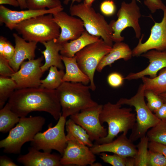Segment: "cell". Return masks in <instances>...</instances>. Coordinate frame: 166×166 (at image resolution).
Segmentation results:
<instances>
[{
    "label": "cell",
    "instance_id": "cell-38",
    "mask_svg": "<svg viewBox=\"0 0 166 166\" xmlns=\"http://www.w3.org/2000/svg\"><path fill=\"white\" fill-rule=\"evenodd\" d=\"M124 79V78L121 74L114 72L108 75L107 77V81L111 87L117 88L123 85Z\"/></svg>",
    "mask_w": 166,
    "mask_h": 166
},
{
    "label": "cell",
    "instance_id": "cell-15",
    "mask_svg": "<svg viewBox=\"0 0 166 166\" xmlns=\"http://www.w3.org/2000/svg\"><path fill=\"white\" fill-rule=\"evenodd\" d=\"M96 160L95 154L88 146L68 140L60 162L62 165L91 166Z\"/></svg>",
    "mask_w": 166,
    "mask_h": 166
},
{
    "label": "cell",
    "instance_id": "cell-34",
    "mask_svg": "<svg viewBox=\"0 0 166 166\" xmlns=\"http://www.w3.org/2000/svg\"><path fill=\"white\" fill-rule=\"evenodd\" d=\"M144 95L147 101V105L152 112L155 113L164 103L159 95L155 94L151 90H145Z\"/></svg>",
    "mask_w": 166,
    "mask_h": 166
},
{
    "label": "cell",
    "instance_id": "cell-33",
    "mask_svg": "<svg viewBox=\"0 0 166 166\" xmlns=\"http://www.w3.org/2000/svg\"><path fill=\"white\" fill-rule=\"evenodd\" d=\"M25 1L28 9H51L62 6L60 0H25Z\"/></svg>",
    "mask_w": 166,
    "mask_h": 166
},
{
    "label": "cell",
    "instance_id": "cell-31",
    "mask_svg": "<svg viewBox=\"0 0 166 166\" xmlns=\"http://www.w3.org/2000/svg\"><path fill=\"white\" fill-rule=\"evenodd\" d=\"M138 144L136 155L134 157V166H148V139L146 136L141 138Z\"/></svg>",
    "mask_w": 166,
    "mask_h": 166
},
{
    "label": "cell",
    "instance_id": "cell-39",
    "mask_svg": "<svg viewBox=\"0 0 166 166\" xmlns=\"http://www.w3.org/2000/svg\"><path fill=\"white\" fill-rule=\"evenodd\" d=\"M15 72L10 65L9 61L0 56V75L5 77H10Z\"/></svg>",
    "mask_w": 166,
    "mask_h": 166
},
{
    "label": "cell",
    "instance_id": "cell-5",
    "mask_svg": "<svg viewBox=\"0 0 166 166\" xmlns=\"http://www.w3.org/2000/svg\"><path fill=\"white\" fill-rule=\"evenodd\" d=\"M14 29L26 41L41 43L57 38L61 31L52 14L23 21L17 25Z\"/></svg>",
    "mask_w": 166,
    "mask_h": 166
},
{
    "label": "cell",
    "instance_id": "cell-37",
    "mask_svg": "<svg viewBox=\"0 0 166 166\" xmlns=\"http://www.w3.org/2000/svg\"><path fill=\"white\" fill-rule=\"evenodd\" d=\"M100 10L104 15L111 16L115 13L116 6L113 0H105L101 3Z\"/></svg>",
    "mask_w": 166,
    "mask_h": 166
},
{
    "label": "cell",
    "instance_id": "cell-11",
    "mask_svg": "<svg viewBox=\"0 0 166 166\" xmlns=\"http://www.w3.org/2000/svg\"><path fill=\"white\" fill-rule=\"evenodd\" d=\"M103 106L98 104L70 116V118L86 131L92 141L96 142L108 134L107 129L102 126L100 120Z\"/></svg>",
    "mask_w": 166,
    "mask_h": 166
},
{
    "label": "cell",
    "instance_id": "cell-29",
    "mask_svg": "<svg viewBox=\"0 0 166 166\" xmlns=\"http://www.w3.org/2000/svg\"><path fill=\"white\" fill-rule=\"evenodd\" d=\"M16 89L17 84L11 77L0 76V109Z\"/></svg>",
    "mask_w": 166,
    "mask_h": 166
},
{
    "label": "cell",
    "instance_id": "cell-2",
    "mask_svg": "<svg viewBox=\"0 0 166 166\" xmlns=\"http://www.w3.org/2000/svg\"><path fill=\"white\" fill-rule=\"evenodd\" d=\"M132 110L131 108H122V105L117 103L108 102L103 105L99 118L102 124L105 122L107 123L108 134L96 142V144L110 142L121 132L127 135L136 122V114Z\"/></svg>",
    "mask_w": 166,
    "mask_h": 166
},
{
    "label": "cell",
    "instance_id": "cell-48",
    "mask_svg": "<svg viewBox=\"0 0 166 166\" xmlns=\"http://www.w3.org/2000/svg\"><path fill=\"white\" fill-rule=\"evenodd\" d=\"M164 102H166V91L159 95Z\"/></svg>",
    "mask_w": 166,
    "mask_h": 166
},
{
    "label": "cell",
    "instance_id": "cell-43",
    "mask_svg": "<svg viewBox=\"0 0 166 166\" xmlns=\"http://www.w3.org/2000/svg\"><path fill=\"white\" fill-rule=\"evenodd\" d=\"M0 166H18L10 159L5 156H2L0 157Z\"/></svg>",
    "mask_w": 166,
    "mask_h": 166
},
{
    "label": "cell",
    "instance_id": "cell-49",
    "mask_svg": "<svg viewBox=\"0 0 166 166\" xmlns=\"http://www.w3.org/2000/svg\"><path fill=\"white\" fill-rule=\"evenodd\" d=\"M102 165L101 164L98 162L97 163H95V162L93 163L92 165L91 166H102Z\"/></svg>",
    "mask_w": 166,
    "mask_h": 166
},
{
    "label": "cell",
    "instance_id": "cell-8",
    "mask_svg": "<svg viewBox=\"0 0 166 166\" xmlns=\"http://www.w3.org/2000/svg\"><path fill=\"white\" fill-rule=\"evenodd\" d=\"M117 15V20H112L109 23L113 32L111 36L113 42H122L124 38L121 36V33L128 27L132 28L136 38L140 39L141 35V28L139 19L141 16V14L136 0H132L129 3L122 2Z\"/></svg>",
    "mask_w": 166,
    "mask_h": 166
},
{
    "label": "cell",
    "instance_id": "cell-17",
    "mask_svg": "<svg viewBox=\"0 0 166 166\" xmlns=\"http://www.w3.org/2000/svg\"><path fill=\"white\" fill-rule=\"evenodd\" d=\"M127 137L126 134L123 133L110 142L96 144L90 148L95 154L102 152H110L124 157H134L137 149L136 146Z\"/></svg>",
    "mask_w": 166,
    "mask_h": 166
},
{
    "label": "cell",
    "instance_id": "cell-14",
    "mask_svg": "<svg viewBox=\"0 0 166 166\" xmlns=\"http://www.w3.org/2000/svg\"><path fill=\"white\" fill-rule=\"evenodd\" d=\"M54 21L59 26L60 33L57 40L61 44L74 40L85 31L82 20L63 10L53 14Z\"/></svg>",
    "mask_w": 166,
    "mask_h": 166
},
{
    "label": "cell",
    "instance_id": "cell-41",
    "mask_svg": "<svg viewBox=\"0 0 166 166\" xmlns=\"http://www.w3.org/2000/svg\"><path fill=\"white\" fill-rule=\"evenodd\" d=\"M148 149L152 151L161 153L166 157V145L154 142H149Z\"/></svg>",
    "mask_w": 166,
    "mask_h": 166
},
{
    "label": "cell",
    "instance_id": "cell-26",
    "mask_svg": "<svg viewBox=\"0 0 166 166\" xmlns=\"http://www.w3.org/2000/svg\"><path fill=\"white\" fill-rule=\"evenodd\" d=\"M141 79L145 90H151L158 95L166 91V68L160 70L155 77L144 76Z\"/></svg>",
    "mask_w": 166,
    "mask_h": 166
},
{
    "label": "cell",
    "instance_id": "cell-25",
    "mask_svg": "<svg viewBox=\"0 0 166 166\" xmlns=\"http://www.w3.org/2000/svg\"><path fill=\"white\" fill-rule=\"evenodd\" d=\"M67 140H71L91 147L93 145L86 131L70 118L66 121Z\"/></svg>",
    "mask_w": 166,
    "mask_h": 166
},
{
    "label": "cell",
    "instance_id": "cell-3",
    "mask_svg": "<svg viewBox=\"0 0 166 166\" xmlns=\"http://www.w3.org/2000/svg\"><path fill=\"white\" fill-rule=\"evenodd\" d=\"M89 86L81 83L63 82L56 90L65 118L98 104L92 98Z\"/></svg>",
    "mask_w": 166,
    "mask_h": 166
},
{
    "label": "cell",
    "instance_id": "cell-10",
    "mask_svg": "<svg viewBox=\"0 0 166 166\" xmlns=\"http://www.w3.org/2000/svg\"><path fill=\"white\" fill-rule=\"evenodd\" d=\"M66 119L61 116L54 126L52 127L50 124L46 130L38 132L31 142L32 147L48 152L55 150L62 156L67 142L65 133Z\"/></svg>",
    "mask_w": 166,
    "mask_h": 166
},
{
    "label": "cell",
    "instance_id": "cell-7",
    "mask_svg": "<svg viewBox=\"0 0 166 166\" xmlns=\"http://www.w3.org/2000/svg\"><path fill=\"white\" fill-rule=\"evenodd\" d=\"M69 12L71 15L77 16L82 20L85 30L89 34L101 37L112 46L113 42L111 36L113 32L103 15L84 2L71 4Z\"/></svg>",
    "mask_w": 166,
    "mask_h": 166
},
{
    "label": "cell",
    "instance_id": "cell-44",
    "mask_svg": "<svg viewBox=\"0 0 166 166\" xmlns=\"http://www.w3.org/2000/svg\"><path fill=\"white\" fill-rule=\"evenodd\" d=\"M0 4H7L15 7L19 6V3L17 0H0Z\"/></svg>",
    "mask_w": 166,
    "mask_h": 166
},
{
    "label": "cell",
    "instance_id": "cell-36",
    "mask_svg": "<svg viewBox=\"0 0 166 166\" xmlns=\"http://www.w3.org/2000/svg\"><path fill=\"white\" fill-rule=\"evenodd\" d=\"M147 163L148 166H166V157L148 149Z\"/></svg>",
    "mask_w": 166,
    "mask_h": 166
},
{
    "label": "cell",
    "instance_id": "cell-4",
    "mask_svg": "<svg viewBox=\"0 0 166 166\" xmlns=\"http://www.w3.org/2000/svg\"><path fill=\"white\" fill-rule=\"evenodd\" d=\"M45 122V119L40 116L21 118L16 126L9 132L8 136L0 141V148L5 153H20L23 145L33 140Z\"/></svg>",
    "mask_w": 166,
    "mask_h": 166
},
{
    "label": "cell",
    "instance_id": "cell-13",
    "mask_svg": "<svg viewBox=\"0 0 166 166\" xmlns=\"http://www.w3.org/2000/svg\"><path fill=\"white\" fill-rule=\"evenodd\" d=\"M163 12L161 21L155 22L147 40L144 42H142L144 35L139 39L138 44L132 50V57H138L152 49L163 50L166 49V10Z\"/></svg>",
    "mask_w": 166,
    "mask_h": 166
},
{
    "label": "cell",
    "instance_id": "cell-24",
    "mask_svg": "<svg viewBox=\"0 0 166 166\" xmlns=\"http://www.w3.org/2000/svg\"><path fill=\"white\" fill-rule=\"evenodd\" d=\"M100 38L92 35L85 30L77 39L62 44L60 53L63 56L73 57L86 46L98 41Z\"/></svg>",
    "mask_w": 166,
    "mask_h": 166
},
{
    "label": "cell",
    "instance_id": "cell-32",
    "mask_svg": "<svg viewBox=\"0 0 166 166\" xmlns=\"http://www.w3.org/2000/svg\"><path fill=\"white\" fill-rule=\"evenodd\" d=\"M100 154V157L104 162L109 164L112 166H134V157H124L116 154L110 155L105 152H102Z\"/></svg>",
    "mask_w": 166,
    "mask_h": 166
},
{
    "label": "cell",
    "instance_id": "cell-42",
    "mask_svg": "<svg viewBox=\"0 0 166 166\" xmlns=\"http://www.w3.org/2000/svg\"><path fill=\"white\" fill-rule=\"evenodd\" d=\"M155 115L161 120H166V102H164L161 106L155 113Z\"/></svg>",
    "mask_w": 166,
    "mask_h": 166
},
{
    "label": "cell",
    "instance_id": "cell-27",
    "mask_svg": "<svg viewBox=\"0 0 166 166\" xmlns=\"http://www.w3.org/2000/svg\"><path fill=\"white\" fill-rule=\"evenodd\" d=\"M20 118L13 111L7 102L0 110V131L3 133L9 132Z\"/></svg>",
    "mask_w": 166,
    "mask_h": 166
},
{
    "label": "cell",
    "instance_id": "cell-40",
    "mask_svg": "<svg viewBox=\"0 0 166 166\" xmlns=\"http://www.w3.org/2000/svg\"><path fill=\"white\" fill-rule=\"evenodd\" d=\"M144 3L152 14L158 10H166V6L161 0H144Z\"/></svg>",
    "mask_w": 166,
    "mask_h": 166
},
{
    "label": "cell",
    "instance_id": "cell-6",
    "mask_svg": "<svg viewBox=\"0 0 166 166\" xmlns=\"http://www.w3.org/2000/svg\"><path fill=\"white\" fill-rule=\"evenodd\" d=\"M145 88L143 84L139 86L136 94L131 98H121L117 102L121 105L133 106L136 113V122L129 139L132 142L146 136L148 130L160 121L148 107L144 100Z\"/></svg>",
    "mask_w": 166,
    "mask_h": 166
},
{
    "label": "cell",
    "instance_id": "cell-16",
    "mask_svg": "<svg viewBox=\"0 0 166 166\" xmlns=\"http://www.w3.org/2000/svg\"><path fill=\"white\" fill-rule=\"evenodd\" d=\"M63 10V7L60 6L51 9L17 11L0 5V22L10 30H13L17 25L23 21L42 15L53 14Z\"/></svg>",
    "mask_w": 166,
    "mask_h": 166
},
{
    "label": "cell",
    "instance_id": "cell-28",
    "mask_svg": "<svg viewBox=\"0 0 166 166\" xmlns=\"http://www.w3.org/2000/svg\"><path fill=\"white\" fill-rule=\"evenodd\" d=\"M58 69L56 66H51L46 78L41 80L40 87L49 90L57 89L63 82L62 78L65 73L64 70Z\"/></svg>",
    "mask_w": 166,
    "mask_h": 166
},
{
    "label": "cell",
    "instance_id": "cell-46",
    "mask_svg": "<svg viewBox=\"0 0 166 166\" xmlns=\"http://www.w3.org/2000/svg\"><path fill=\"white\" fill-rule=\"evenodd\" d=\"M82 0H64L63 3L65 5H67L69 2H71V4H73L75 2H80Z\"/></svg>",
    "mask_w": 166,
    "mask_h": 166
},
{
    "label": "cell",
    "instance_id": "cell-47",
    "mask_svg": "<svg viewBox=\"0 0 166 166\" xmlns=\"http://www.w3.org/2000/svg\"><path fill=\"white\" fill-rule=\"evenodd\" d=\"M95 0H84V3L87 5L92 6V4Z\"/></svg>",
    "mask_w": 166,
    "mask_h": 166
},
{
    "label": "cell",
    "instance_id": "cell-18",
    "mask_svg": "<svg viewBox=\"0 0 166 166\" xmlns=\"http://www.w3.org/2000/svg\"><path fill=\"white\" fill-rule=\"evenodd\" d=\"M140 56L148 60L149 65L142 70L130 73L124 78L125 79L137 80L146 76L153 78L157 76L159 71L166 68V49L163 50H151Z\"/></svg>",
    "mask_w": 166,
    "mask_h": 166
},
{
    "label": "cell",
    "instance_id": "cell-23",
    "mask_svg": "<svg viewBox=\"0 0 166 166\" xmlns=\"http://www.w3.org/2000/svg\"><path fill=\"white\" fill-rule=\"evenodd\" d=\"M61 58L65 69L63 82L81 83L85 85L90 83L88 76L79 66L75 56L72 57L61 56Z\"/></svg>",
    "mask_w": 166,
    "mask_h": 166
},
{
    "label": "cell",
    "instance_id": "cell-19",
    "mask_svg": "<svg viewBox=\"0 0 166 166\" xmlns=\"http://www.w3.org/2000/svg\"><path fill=\"white\" fill-rule=\"evenodd\" d=\"M13 36L15 43V50L13 56L9 61V63L16 72L19 69L21 65L26 60L34 59L38 43L27 41L16 33H14Z\"/></svg>",
    "mask_w": 166,
    "mask_h": 166
},
{
    "label": "cell",
    "instance_id": "cell-20",
    "mask_svg": "<svg viewBox=\"0 0 166 166\" xmlns=\"http://www.w3.org/2000/svg\"><path fill=\"white\" fill-rule=\"evenodd\" d=\"M61 157L50 152H40L32 147L27 153L19 156L17 160L25 166H60Z\"/></svg>",
    "mask_w": 166,
    "mask_h": 166
},
{
    "label": "cell",
    "instance_id": "cell-1",
    "mask_svg": "<svg viewBox=\"0 0 166 166\" xmlns=\"http://www.w3.org/2000/svg\"><path fill=\"white\" fill-rule=\"evenodd\" d=\"M12 110L20 118L34 111L49 113L56 120L62 115L61 106L56 90L38 87L16 89L8 99Z\"/></svg>",
    "mask_w": 166,
    "mask_h": 166
},
{
    "label": "cell",
    "instance_id": "cell-30",
    "mask_svg": "<svg viewBox=\"0 0 166 166\" xmlns=\"http://www.w3.org/2000/svg\"><path fill=\"white\" fill-rule=\"evenodd\" d=\"M149 142H154L166 145V121H160L151 128L146 133Z\"/></svg>",
    "mask_w": 166,
    "mask_h": 166
},
{
    "label": "cell",
    "instance_id": "cell-45",
    "mask_svg": "<svg viewBox=\"0 0 166 166\" xmlns=\"http://www.w3.org/2000/svg\"><path fill=\"white\" fill-rule=\"evenodd\" d=\"M19 3V6L21 9L27 8L25 0H17Z\"/></svg>",
    "mask_w": 166,
    "mask_h": 166
},
{
    "label": "cell",
    "instance_id": "cell-9",
    "mask_svg": "<svg viewBox=\"0 0 166 166\" xmlns=\"http://www.w3.org/2000/svg\"><path fill=\"white\" fill-rule=\"evenodd\" d=\"M112 49V46L100 38L98 41L86 46L75 55L80 68L89 79V87L92 91L96 89L94 77L97 67L102 58Z\"/></svg>",
    "mask_w": 166,
    "mask_h": 166
},
{
    "label": "cell",
    "instance_id": "cell-35",
    "mask_svg": "<svg viewBox=\"0 0 166 166\" xmlns=\"http://www.w3.org/2000/svg\"><path fill=\"white\" fill-rule=\"evenodd\" d=\"M15 50L14 47L11 43L6 38L0 37V56H2L9 61L12 58Z\"/></svg>",
    "mask_w": 166,
    "mask_h": 166
},
{
    "label": "cell",
    "instance_id": "cell-21",
    "mask_svg": "<svg viewBox=\"0 0 166 166\" xmlns=\"http://www.w3.org/2000/svg\"><path fill=\"white\" fill-rule=\"evenodd\" d=\"M45 49L41 51L45 60L44 64L41 66L43 72L48 70L52 66L56 67L59 69L64 70L65 67L60 53L62 44L53 39L42 43Z\"/></svg>",
    "mask_w": 166,
    "mask_h": 166
},
{
    "label": "cell",
    "instance_id": "cell-22",
    "mask_svg": "<svg viewBox=\"0 0 166 166\" xmlns=\"http://www.w3.org/2000/svg\"><path fill=\"white\" fill-rule=\"evenodd\" d=\"M132 57V50L127 44L122 42H115L110 52L105 56L100 61L96 70L101 72L105 66H110L118 60L123 59L125 61H128Z\"/></svg>",
    "mask_w": 166,
    "mask_h": 166
},
{
    "label": "cell",
    "instance_id": "cell-12",
    "mask_svg": "<svg viewBox=\"0 0 166 166\" xmlns=\"http://www.w3.org/2000/svg\"><path fill=\"white\" fill-rule=\"evenodd\" d=\"M43 56L24 61L19 69L10 77L17 84V89L40 87L44 73L41 69Z\"/></svg>",
    "mask_w": 166,
    "mask_h": 166
},
{
    "label": "cell",
    "instance_id": "cell-50",
    "mask_svg": "<svg viewBox=\"0 0 166 166\" xmlns=\"http://www.w3.org/2000/svg\"><path fill=\"white\" fill-rule=\"evenodd\" d=\"M165 121H166V120H165Z\"/></svg>",
    "mask_w": 166,
    "mask_h": 166
}]
</instances>
